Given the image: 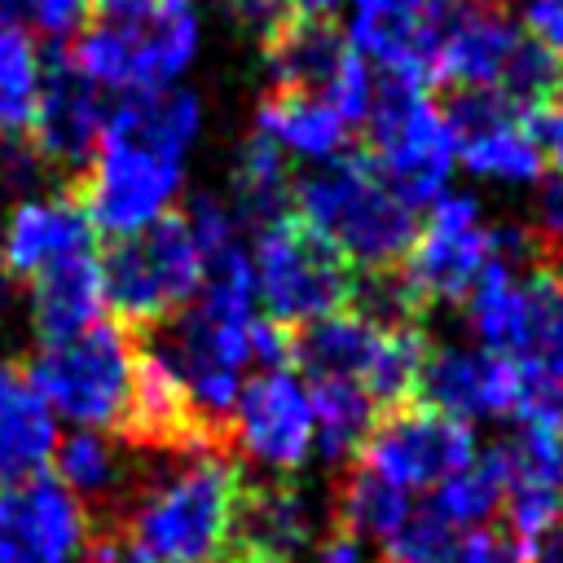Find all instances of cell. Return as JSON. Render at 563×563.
Masks as SVG:
<instances>
[{
  "label": "cell",
  "instance_id": "obj_43",
  "mask_svg": "<svg viewBox=\"0 0 563 563\" xmlns=\"http://www.w3.org/2000/svg\"><path fill=\"white\" fill-rule=\"evenodd\" d=\"M559 497H563V479H559Z\"/></svg>",
  "mask_w": 563,
  "mask_h": 563
},
{
  "label": "cell",
  "instance_id": "obj_15",
  "mask_svg": "<svg viewBox=\"0 0 563 563\" xmlns=\"http://www.w3.org/2000/svg\"><path fill=\"white\" fill-rule=\"evenodd\" d=\"M444 119L471 176L506 185H528L541 176V154L528 141L519 110L497 88H453Z\"/></svg>",
  "mask_w": 563,
  "mask_h": 563
},
{
  "label": "cell",
  "instance_id": "obj_42",
  "mask_svg": "<svg viewBox=\"0 0 563 563\" xmlns=\"http://www.w3.org/2000/svg\"><path fill=\"white\" fill-rule=\"evenodd\" d=\"M216 563H255V559H246V554H233V550H224Z\"/></svg>",
  "mask_w": 563,
  "mask_h": 563
},
{
  "label": "cell",
  "instance_id": "obj_26",
  "mask_svg": "<svg viewBox=\"0 0 563 563\" xmlns=\"http://www.w3.org/2000/svg\"><path fill=\"white\" fill-rule=\"evenodd\" d=\"M308 405H312V449L330 466L352 462L378 418V405L369 400V391L352 378H312Z\"/></svg>",
  "mask_w": 563,
  "mask_h": 563
},
{
  "label": "cell",
  "instance_id": "obj_38",
  "mask_svg": "<svg viewBox=\"0 0 563 563\" xmlns=\"http://www.w3.org/2000/svg\"><path fill=\"white\" fill-rule=\"evenodd\" d=\"M312 563H369V554H365V537H356L352 528H343V523H330V528H321V537L312 541Z\"/></svg>",
  "mask_w": 563,
  "mask_h": 563
},
{
  "label": "cell",
  "instance_id": "obj_34",
  "mask_svg": "<svg viewBox=\"0 0 563 563\" xmlns=\"http://www.w3.org/2000/svg\"><path fill=\"white\" fill-rule=\"evenodd\" d=\"M528 233H532L537 264H554V255L563 251V167L537 194V220L528 224Z\"/></svg>",
  "mask_w": 563,
  "mask_h": 563
},
{
  "label": "cell",
  "instance_id": "obj_7",
  "mask_svg": "<svg viewBox=\"0 0 563 563\" xmlns=\"http://www.w3.org/2000/svg\"><path fill=\"white\" fill-rule=\"evenodd\" d=\"M365 123H369V158L387 176V185L413 207L435 202L453 176L457 141L431 88L383 79L374 88Z\"/></svg>",
  "mask_w": 563,
  "mask_h": 563
},
{
  "label": "cell",
  "instance_id": "obj_1",
  "mask_svg": "<svg viewBox=\"0 0 563 563\" xmlns=\"http://www.w3.org/2000/svg\"><path fill=\"white\" fill-rule=\"evenodd\" d=\"M242 475L220 453H185L128 506L119 537L154 563H216L233 541Z\"/></svg>",
  "mask_w": 563,
  "mask_h": 563
},
{
  "label": "cell",
  "instance_id": "obj_14",
  "mask_svg": "<svg viewBox=\"0 0 563 563\" xmlns=\"http://www.w3.org/2000/svg\"><path fill=\"white\" fill-rule=\"evenodd\" d=\"M106 101L101 88L88 84L79 75V66L70 62V48H53L44 57V84H40V106H35V123H31V150L40 154L44 167L84 176V167L97 154L101 128H106Z\"/></svg>",
  "mask_w": 563,
  "mask_h": 563
},
{
  "label": "cell",
  "instance_id": "obj_28",
  "mask_svg": "<svg viewBox=\"0 0 563 563\" xmlns=\"http://www.w3.org/2000/svg\"><path fill=\"white\" fill-rule=\"evenodd\" d=\"M44 57L26 26L0 22V141H22L35 123Z\"/></svg>",
  "mask_w": 563,
  "mask_h": 563
},
{
  "label": "cell",
  "instance_id": "obj_4",
  "mask_svg": "<svg viewBox=\"0 0 563 563\" xmlns=\"http://www.w3.org/2000/svg\"><path fill=\"white\" fill-rule=\"evenodd\" d=\"M462 303L479 347H493L523 374L563 387V273L493 260Z\"/></svg>",
  "mask_w": 563,
  "mask_h": 563
},
{
  "label": "cell",
  "instance_id": "obj_16",
  "mask_svg": "<svg viewBox=\"0 0 563 563\" xmlns=\"http://www.w3.org/2000/svg\"><path fill=\"white\" fill-rule=\"evenodd\" d=\"M523 391H528V374L510 356H501L493 347H457L453 343V347L427 352L413 400L471 422V418L515 413Z\"/></svg>",
  "mask_w": 563,
  "mask_h": 563
},
{
  "label": "cell",
  "instance_id": "obj_35",
  "mask_svg": "<svg viewBox=\"0 0 563 563\" xmlns=\"http://www.w3.org/2000/svg\"><path fill=\"white\" fill-rule=\"evenodd\" d=\"M519 119H523V132H528V141L537 145L541 163L563 167V88L550 92L545 101H537L532 110H523Z\"/></svg>",
  "mask_w": 563,
  "mask_h": 563
},
{
  "label": "cell",
  "instance_id": "obj_29",
  "mask_svg": "<svg viewBox=\"0 0 563 563\" xmlns=\"http://www.w3.org/2000/svg\"><path fill=\"white\" fill-rule=\"evenodd\" d=\"M501 493H506V475H501L497 449H488L431 488L427 515H435L449 528H484L488 515L501 510Z\"/></svg>",
  "mask_w": 563,
  "mask_h": 563
},
{
  "label": "cell",
  "instance_id": "obj_25",
  "mask_svg": "<svg viewBox=\"0 0 563 563\" xmlns=\"http://www.w3.org/2000/svg\"><path fill=\"white\" fill-rule=\"evenodd\" d=\"M255 132H264L277 150H290L308 163H325L343 150L347 123L334 114V106L317 92H286L273 88L255 110Z\"/></svg>",
  "mask_w": 563,
  "mask_h": 563
},
{
  "label": "cell",
  "instance_id": "obj_17",
  "mask_svg": "<svg viewBox=\"0 0 563 563\" xmlns=\"http://www.w3.org/2000/svg\"><path fill=\"white\" fill-rule=\"evenodd\" d=\"M92 238L97 233H92L75 189L48 194V198H22V202H13V211L0 224V268L13 282H31L62 260L88 255Z\"/></svg>",
  "mask_w": 563,
  "mask_h": 563
},
{
  "label": "cell",
  "instance_id": "obj_40",
  "mask_svg": "<svg viewBox=\"0 0 563 563\" xmlns=\"http://www.w3.org/2000/svg\"><path fill=\"white\" fill-rule=\"evenodd\" d=\"M523 563H563V523L550 528L532 550H523Z\"/></svg>",
  "mask_w": 563,
  "mask_h": 563
},
{
  "label": "cell",
  "instance_id": "obj_12",
  "mask_svg": "<svg viewBox=\"0 0 563 563\" xmlns=\"http://www.w3.org/2000/svg\"><path fill=\"white\" fill-rule=\"evenodd\" d=\"M88 545L84 501L53 475L0 484V563H84Z\"/></svg>",
  "mask_w": 563,
  "mask_h": 563
},
{
  "label": "cell",
  "instance_id": "obj_9",
  "mask_svg": "<svg viewBox=\"0 0 563 563\" xmlns=\"http://www.w3.org/2000/svg\"><path fill=\"white\" fill-rule=\"evenodd\" d=\"M180 167L185 158H172L145 141L101 132L92 163L84 167L75 198L92 224V233L123 238L145 229L150 220L167 216L172 198L180 194Z\"/></svg>",
  "mask_w": 563,
  "mask_h": 563
},
{
  "label": "cell",
  "instance_id": "obj_19",
  "mask_svg": "<svg viewBox=\"0 0 563 563\" xmlns=\"http://www.w3.org/2000/svg\"><path fill=\"white\" fill-rule=\"evenodd\" d=\"M321 537V506L308 488L277 479V484H242L238 519H233V554L260 563H295Z\"/></svg>",
  "mask_w": 563,
  "mask_h": 563
},
{
  "label": "cell",
  "instance_id": "obj_24",
  "mask_svg": "<svg viewBox=\"0 0 563 563\" xmlns=\"http://www.w3.org/2000/svg\"><path fill=\"white\" fill-rule=\"evenodd\" d=\"M383 330L387 325H374L361 312L343 308V312H330L312 325L290 330V361H299L308 378H352V383H361V374L369 369V361L378 352Z\"/></svg>",
  "mask_w": 563,
  "mask_h": 563
},
{
  "label": "cell",
  "instance_id": "obj_11",
  "mask_svg": "<svg viewBox=\"0 0 563 563\" xmlns=\"http://www.w3.org/2000/svg\"><path fill=\"white\" fill-rule=\"evenodd\" d=\"M493 264V224H484L471 194H440L427 224H418L400 273L422 303H462Z\"/></svg>",
  "mask_w": 563,
  "mask_h": 563
},
{
  "label": "cell",
  "instance_id": "obj_30",
  "mask_svg": "<svg viewBox=\"0 0 563 563\" xmlns=\"http://www.w3.org/2000/svg\"><path fill=\"white\" fill-rule=\"evenodd\" d=\"M413 515L409 506V493L365 466L347 471V479L339 484V497H334V523L352 528L356 537H374V541H387L405 519Z\"/></svg>",
  "mask_w": 563,
  "mask_h": 563
},
{
  "label": "cell",
  "instance_id": "obj_21",
  "mask_svg": "<svg viewBox=\"0 0 563 563\" xmlns=\"http://www.w3.org/2000/svg\"><path fill=\"white\" fill-rule=\"evenodd\" d=\"M57 444L48 405L35 396L26 374L0 361V484L44 475Z\"/></svg>",
  "mask_w": 563,
  "mask_h": 563
},
{
  "label": "cell",
  "instance_id": "obj_8",
  "mask_svg": "<svg viewBox=\"0 0 563 563\" xmlns=\"http://www.w3.org/2000/svg\"><path fill=\"white\" fill-rule=\"evenodd\" d=\"M251 273L264 312L286 330L343 312L356 290V268L295 216H282L255 233Z\"/></svg>",
  "mask_w": 563,
  "mask_h": 563
},
{
  "label": "cell",
  "instance_id": "obj_31",
  "mask_svg": "<svg viewBox=\"0 0 563 563\" xmlns=\"http://www.w3.org/2000/svg\"><path fill=\"white\" fill-rule=\"evenodd\" d=\"M48 462H53V479L62 488H70L79 501L84 497L88 501H106L119 488V479H123V466H119L114 444L101 431H92V427H75L70 435H62L53 444V457Z\"/></svg>",
  "mask_w": 563,
  "mask_h": 563
},
{
  "label": "cell",
  "instance_id": "obj_37",
  "mask_svg": "<svg viewBox=\"0 0 563 563\" xmlns=\"http://www.w3.org/2000/svg\"><path fill=\"white\" fill-rule=\"evenodd\" d=\"M229 9H233V22H238L246 35H255V40L277 35V31L299 13L295 0H229Z\"/></svg>",
  "mask_w": 563,
  "mask_h": 563
},
{
  "label": "cell",
  "instance_id": "obj_2",
  "mask_svg": "<svg viewBox=\"0 0 563 563\" xmlns=\"http://www.w3.org/2000/svg\"><path fill=\"white\" fill-rule=\"evenodd\" d=\"M290 202L352 268H396L418 238V207L405 202L369 154H334L295 180Z\"/></svg>",
  "mask_w": 563,
  "mask_h": 563
},
{
  "label": "cell",
  "instance_id": "obj_33",
  "mask_svg": "<svg viewBox=\"0 0 563 563\" xmlns=\"http://www.w3.org/2000/svg\"><path fill=\"white\" fill-rule=\"evenodd\" d=\"M374 75H369V62L356 53V48H347V57L339 62V70H334V79L325 84V101L334 106V114L343 119V123H356V119H365L369 114V101H374Z\"/></svg>",
  "mask_w": 563,
  "mask_h": 563
},
{
  "label": "cell",
  "instance_id": "obj_13",
  "mask_svg": "<svg viewBox=\"0 0 563 563\" xmlns=\"http://www.w3.org/2000/svg\"><path fill=\"white\" fill-rule=\"evenodd\" d=\"M229 440L260 466L277 475H295L312 457V405L308 387L290 369H260L242 383Z\"/></svg>",
  "mask_w": 563,
  "mask_h": 563
},
{
  "label": "cell",
  "instance_id": "obj_10",
  "mask_svg": "<svg viewBox=\"0 0 563 563\" xmlns=\"http://www.w3.org/2000/svg\"><path fill=\"white\" fill-rule=\"evenodd\" d=\"M475 453L479 444L471 435V422L440 413L422 400H405V405L378 409L356 457L365 471L413 493V488H435L440 479L475 462Z\"/></svg>",
  "mask_w": 563,
  "mask_h": 563
},
{
  "label": "cell",
  "instance_id": "obj_23",
  "mask_svg": "<svg viewBox=\"0 0 563 563\" xmlns=\"http://www.w3.org/2000/svg\"><path fill=\"white\" fill-rule=\"evenodd\" d=\"M383 563H523V554L493 528H449L435 515L413 510L383 541Z\"/></svg>",
  "mask_w": 563,
  "mask_h": 563
},
{
  "label": "cell",
  "instance_id": "obj_36",
  "mask_svg": "<svg viewBox=\"0 0 563 563\" xmlns=\"http://www.w3.org/2000/svg\"><path fill=\"white\" fill-rule=\"evenodd\" d=\"M519 31L563 62V0H519Z\"/></svg>",
  "mask_w": 563,
  "mask_h": 563
},
{
  "label": "cell",
  "instance_id": "obj_44",
  "mask_svg": "<svg viewBox=\"0 0 563 563\" xmlns=\"http://www.w3.org/2000/svg\"><path fill=\"white\" fill-rule=\"evenodd\" d=\"M255 563H260V559H255Z\"/></svg>",
  "mask_w": 563,
  "mask_h": 563
},
{
  "label": "cell",
  "instance_id": "obj_39",
  "mask_svg": "<svg viewBox=\"0 0 563 563\" xmlns=\"http://www.w3.org/2000/svg\"><path fill=\"white\" fill-rule=\"evenodd\" d=\"M84 563H154V559H145L141 550H132L119 532H106V537H92Z\"/></svg>",
  "mask_w": 563,
  "mask_h": 563
},
{
  "label": "cell",
  "instance_id": "obj_3",
  "mask_svg": "<svg viewBox=\"0 0 563 563\" xmlns=\"http://www.w3.org/2000/svg\"><path fill=\"white\" fill-rule=\"evenodd\" d=\"M88 26L70 48L79 75L110 92H158L198 53L189 0H84Z\"/></svg>",
  "mask_w": 563,
  "mask_h": 563
},
{
  "label": "cell",
  "instance_id": "obj_6",
  "mask_svg": "<svg viewBox=\"0 0 563 563\" xmlns=\"http://www.w3.org/2000/svg\"><path fill=\"white\" fill-rule=\"evenodd\" d=\"M136 374V339L119 321H92L88 330L40 343L26 365V383L48 405V413L75 427H119Z\"/></svg>",
  "mask_w": 563,
  "mask_h": 563
},
{
  "label": "cell",
  "instance_id": "obj_18",
  "mask_svg": "<svg viewBox=\"0 0 563 563\" xmlns=\"http://www.w3.org/2000/svg\"><path fill=\"white\" fill-rule=\"evenodd\" d=\"M347 44L387 79L431 88L435 4L431 0H347Z\"/></svg>",
  "mask_w": 563,
  "mask_h": 563
},
{
  "label": "cell",
  "instance_id": "obj_32",
  "mask_svg": "<svg viewBox=\"0 0 563 563\" xmlns=\"http://www.w3.org/2000/svg\"><path fill=\"white\" fill-rule=\"evenodd\" d=\"M493 88L523 114V110H532L537 101H545L550 92L563 88V62H559L554 53H545L532 35H519V44H515V53L506 57L501 79H497Z\"/></svg>",
  "mask_w": 563,
  "mask_h": 563
},
{
  "label": "cell",
  "instance_id": "obj_27",
  "mask_svg": "<svg viewBox=\"0 0 563 563\" xmlns=\"http://www.w3.org/2000/svg\"><path fill=\"white\" fill-rule=\"evenodd\" d=\"M290 167H286V150H277L264 132H251L238 145V163H233V211L242 220H251L255 229L290 216Z\"/></svg>",
  "mask_w": 563,
  "mask_h": 563
},
{
  "label": "cell",
  "instance_id": "obj_22",
  "mask_svg": "<svg viewBox=\"0 0 563 563\" xmlns=\"http://www.w3.org/2000/svg\"><path fill=\"white\" fill-rule=\"evenodd\" d=\"M347 35L330 22V18H312V13H295L277 35L264 40V57H268V75L273 88L286 92H325V84L334 79L339 62L347 57Z\"/></svg>",
  "mask_w": 563,
  "mask_h": 563
},
{
  "label": "cell",
  "instance_id": "obj_20",
  "mask_svg": "<svg viewBox=\"0 0 563 563\" xmlns=\"http://www.w3.org/2000/svg\"><path fill=\"white\" fill-rule=\"evenodd\" d=\"M101 303H106V290H101V264L92 251L31 277V325L40 343H57L88 330L92 321H101Z\"/></svg>",
  "mask_w": 563,
  "mask_h": 563
},
{
  "label": "cell",
  "instance_id": "obj_41",
  "mask_svg": "<svg viewBox=\"0 0 563 563\" xmlns=\"http://www.w3.org/2000/svg\"><path fill=\"white\" fill-rule=\"evenodd\" d=\"M299 13H312V18H330L334 9H343V0H295Z\"/></svg>",
  "mask_w": 563,
  "mask_h": 563
},
{
  "label": "cell",
  "instance_id": "obj_5",
  "mask_svg": "<svg viewBox=\"0 0 563 563\" xmlns=\"http://www.w3.org/2000/svg\"><path fill=\"white\" fill-rule=\"evenodd\" d=\"M97 264L106 303L119 312V325L132 330H154L189 308L207 273L185 216H158L145 229L114 238L106 260Z\"/></svg>",
  "mask_w": 563,
  "mask_h": 563
}]
</instances>
